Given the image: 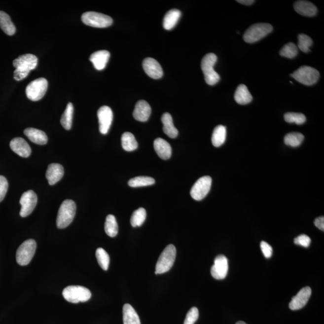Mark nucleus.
I'll list each match as a JSON object with an SVG mask.
<instances>
[{
	"label": "nucleus",
	"instance_id": "nucleus-1",
	"mask_svg": "<svg viewBox=\"0 0 324 324\" xmlns=\"http://www.w3.org/2000/svg\"><path fill=\"white\" fill-rule=\"evenodd\" d=\"M37 58L35 55H20L13 62V65L16 68L13 73L14 79L19 81L26 78L30 72L37 67Z\"/></svg>",
	"mask_w": 324,
	"mask_h": 324
},
{
	"label": "nucleus",
	"instance_id": "nucleus-2",
	"mask_svg": "<svg viewBox=\"0 0 324 324\" xmlns=\"http://www.w3.org/2000/svg\"><path fill=\"white\" fill-rule=\"evenodd\" d=\"M76 204L71 199H66L61 205L57 217L58 228L64 229L70 225L75 216Z\"/></svg>",
	"mask_w": 324,
	"mask_h": 324
},
{
	"label": "nucleus",
	"instance_id": "nucleus-3",
	"mask_svg": "<svg viewBox=\"0 0 324 324\" xmlns=\"http://www.w3.org/2000/svg\"><path fill=\"white\" fill-rule=\"evenodd\" d=\"M217 57L215 54H208L201 61V69L203 72L205 81L207 84L214 85L220 81V76L214 70Z\"/></svg>",
	"mask_w": 324,
	"mask_h": 324
},
{
	"label": "nucleus",
	"instance_id": "nucleus-4",
	"mask_svg": "<svg viewBox=\"0 0 324 324\" xmlns=\"http://www.w3.org/2000/svg\"><path fill=\"white\" fill-rule=\"evenodd\" d=\"M176 248L173 245L165 248L159 257L156 265L155 273L163 274L171 270L176 258Z\"/></svg>",
	"mask_w": 324,
	"mask_h": 324
},
{
	"label": "nucleus",
	"instance_id": "nucleus-5",
	"mask_svg": "<svg viewBox=\"0 0 324 324\" xmlns=\"http://www.w3.org/2000/svg\"><path fill=\"white\" fill-rule=\"evenodd\" d=\"M273 30L272 26L267 23L252 25L244 34L243 39L249 43L256 42L270 34Z\"/></svg>",
	"mask_w": 324,
	"mask_h": 324
},
{
	"label": "nucleus",
	"instance_id": "nucleus-6",
	"mask_svg": "<svg viewBox=\"0 0 324 324\" xmlns=\"http://www.w3.org/2000/svg\"><path fill=\"white\" fill-rule=\"evenodd\" d=\"M63 297L72 303H78L79 302H86L91 297L90 290L87 288L81 286H69L64 289Z\"/></svg>",
	"mask_w": 324,
	"mask_h": 324
},
{
	"label": "nucleus",
	"instance_id": "nucleus-7",
	"mask_svg": "<svg viewBox=\"0 0 324 324\" xmlns=\"http://www.w3.org/2000/svg\"><path fill=\"white\" fill-rule=\"evenodd\" d=\"M296 81L305 85H312L317 83L320 78V73L317 69L303 66L290 74Z\"/></svg>",
	"mask_w": 324,
	"mask_h": 324
},
{
	"label": "nucleus",
	"instance_id": "nucleus-8",
	"mask_svg": "<svg viewBox=\"0 0 324 324\" xmlns=\"http://www.w3.org/2000/svg\"><path fill=\"white\" fill-rule=\"evenodd\" d=\"M37 245L35 240L30 239L24 242L16 252V258L19 265H27L31 262L34 256Z\"/></svg>",
	"mask_w": 324,
	"mask_h": 324
},
{
	"label": "nucleus",
	"instance_id": "nucleus-9",
	"mask_svg": "<svg viewBox=\"0 0 324 324\" xmlns=\"http://www.w3.org/2000/svg\"><path fill=\"white\" fill-rule=\"evenodd\" d=\"M83 23L96 28H106L111 26L113 20L110 16L96 12H87L82 14Z\"/></svg>",
	"mask_w": 324,
	"mask_h": 324
},
{
	"label": "nucleus",
	"instance_id": "nucleus-10",
	"mask_svg": "<svg viewBox=\"0 0 324 324\" xmlns=\"http://www.w3.org/2000/svg\"><path fill=\"white\" fill-rule=\"evenodd\" d=\"M48 82L45 78L41 77L30 82L26 87V95L32 101H38L45 95Z\"/></svg>",
	"mask_w": 324,
	"mask_h": 324
},
{
	"label": "nucleus",
	"instance_id": "nucleus-11",
	"mask_svg": "<svg viewBox=\"0 0 324 324\" xmlns=\"http://www.w3.org/2000/svg\"><path fill=\"white\" fill-rule=\"evenodd\" d=\"M212 179L204 176L196 181L190 190V195L196 201H201L207 195L211 189Z\"/></svg>",
	"mask_w": 324,
	"mask_h": 324
},
{
	"label": "nucleus",
	"instance_id": "nucleus-12",
	"mask_svg": "<svg viewBox=\"0 0 324 324\" xmlns=\"http://www.w3.org/2000/svg\"><path fill=\"white\" fill-rule=\"evenodd\" d=\"M37 203V196L33 190H29L22 195L20 199V216L26 217L35 210Z\"/></svg>",
	"mask_w": 324,
	"mask_h": 324
},
{
	"label": "nucleus",
	"instance_id": "nucleus-13",
	"mask_svg": "<svg viewBox=\"0 0 324 324\" xmlns=\"http://www.w3.org/2000/svg\"><path fill=\"white\" fill-rule=\"evenodd\" d=\"M99 123V131L102 134L106 135L111 126L113 120V112L110 108L107 106L102 107L98 111Z\"/></svg>",
	"mask_w": 324,
	"mask_h": 324
},
{
	"label": "nucleus",
	"instance_id": "nucleus-14",
	"mask_svg": "<svg viewBox=\"0 0 324 324\" xmlns=\"http://www.w3.org/2000/svg\"><path fill=\"white\" fill-rule=\"evenodd\" d=\"M228 261L225 256L220 254L216 257L214 265L211 268L213 278L217 280L225 279L228 272Z\"/></svg>",
	"mask_w": 324,
	"mask_h": 324
},
{
	"label": "nucleus",
	"instance_id": "nucleus-15",
	"mask_svg": "<svg viewBox=\"0 0 324 324\" xmlns=\"http://www.w3.org/2000/svg\"><path fill=\"white\" fill-rule=\"evenodd\" d=\"M312 294L311 288L309 287L301 289L297 294L292 298L289 303V308L292 311H297L303 308L306 305Z\"/></svg>",
	"mask_w": 324,
	"mask_h": 324
},
{
	"label": "nucleus",
	"instance_id": "nucleus-16",
	"mask_svg": "<svg viewBox=\"0 0 324 324\" xmlns=\"http://www.w3.org/2000/svg\"><path fill=\"white\" fill-rule=\"evenodd\" d=\"M144 71L151 78L157 79L163 76V70L159 62L152 58H146L143 63Z\"/></svg>",
	"mask_w": 324,
	"mask_h": 324
},
{
	"label": "nucleus",
	"instance_id": "nucleus-17",
	"mask_svg": "<svg viewBox=\"0 0 324 324\" xmlns=\"http://www.w3.org/2000/svg\"><path fill=\"white\" fill-rule=\"evenodd\" d=\"M10 148L22 157H29L32 153V149L26 141L22 138H14L10 143Z\"/></svg>",
	"mask_w": 324,
	"mask_h": 324
},
{
	"label": "nucleus",
	"instance_id": "nucleus-18",
	"mask_svg": "<svg viewBox=\"0 0 324 324\" xmlns=\"http://www.w3.org/2000/svg\"><path fill=\"white\" fill-rule=\"evenodd\" d=\"M151 113V108L145 101H138L135 105L133 116L135 120L141 122H145L148 120Z\"/></svg>",
	"mask_w": 324,
	"mask_h": 324
},
{
	"label": "nucleus",
	"instance_id": "nucleus-19",
	"mask_svg": "<svg viewBox=\"0 0 324 324\" xmlns=\"http://www.w3.org/2000/svg\"><path fill=\"white\" fill-rule=\"evenodd\" d=\"M65 171L62 165L52 163L47 169L46 177L50 185H54L63 178Z\"/></svg>",
	"mask_w": 324,
	"mask_h": 324
},
{
	"label": "nucleus",
	"instance_id": "nucleus-20",
	"mask_svg": "<svg viewBox=\"0 0 324 324\" xmlns=\"http://www.w3.org/2000/svg\"><path fill=\"white\" fill-rule=\"evenodd\" d=\"M110 53L106 50L96 51L91 55L90 61L93 64L97 70L102 71L105 68L109 61Z\"/></svg>",
	"mask_w": 324,
	"mask_h": 324
},
{
	"label": "nucleus",
	"instance_id": "nucleus-21",
	"mask_svg": "<svg viewBox=\"0 0 324 324\" xmlns=\"http://www.w3.org/2000/svg\"><path fill=\"white\" fill-rule=\"evenodd\" d=\"M294 9L301 15L312 17L317 15L318 9L312 2L307 1H297L293 4Z\"/></svg>",
	"mask_w": 324,
	"mask_h": 324
},
{
	"label": "nucleus",
	"instance_id": "nucleus-22",
	"mask_svg": "<svg viewBox=\"0 0 324 324\" xmlns=\"http://www.w3.org/2000/svg\"><path fill=\"white\" fill-rule=\"evenodd\" d=\"M154 148L157 154L162 159H170L172 154V148L170 144L162 138H157L154 142Z\"/></svg>",
	"mask_w": 324,
	"mask_h": 324
},
{
	"label": "nucleus",
	"instance_id": "nucleus-23",
	"mask_svg": "<svg viewBox=\"0 0 324 324\" xmlns=\"http://www.w3.org/2000/svg\"><path fill=\"white\" fill-rule=\"evenodd\" d=\"M25 135L33 143L38 145H45L48 143V137L45 132L40 130L29 127L25 130Z\"/></svg>",
	"mask_w": 324,
	"mask_h": 324
},
{
	"label": "nucleus",
	"instance_id": "nucleus-24",
	"mask_svg": "<svg viewBox=\"0 0 324 324\" xmlns=\"http://www.w3.org/2000/svg\"><path fill=\"white\" fill-rule=\"evenodd\" d=\"M161 120L163 124V131L171 138H176L179 134L178 130L174 126L173 117L170 113L165 112L162 116Z\"/></svg>",
	"mask_w": 324,
	"mask_h": 324
},
{
	"label": "nucleus",
	"instance_id": "nucleus-25",
	"mask_svg": "<svg viewBox=\"0 0 324 324\" xmlns=\"http://www.w3.org/2000/svg\"><path fill=\"white\" fill-rule=\"evenodd\" d=\"M234 99L237 104L246 105L251 103L253 98L248 87L245 85L240 84L235 91Z\"/></svg>",
	"mask_w": 324,
	"mask_h": 324
},
{
	"label": "nucleus",
	"instance_id": "nucleus-26",
	"mask_svg": "<svg viewBox=\"0 0 324 324\" xmlns=\"http://www.w3.org/2000/svg\"><path fill=\"white\" fill-rule=\"evenodd\" d=\"M123 314L124 324H141L139 316L131 304H124Z\"/></svg>",
	"mask_w": 324,
	"mask_h": 324
},
{
	"label": "nucleus",
	"instance_id": "nucleus-27",
	"mask_svg": "<svg viewBox=\"0 0 324 324\" xmlns=\"http://www.w3.org/2000/svg\"><path fill=\"white\" fill-rule=\"evenodd\" d=\"M181 12L178 9H172L166 13L163 19V26L165 30L173 29L179 20L181 16Z\"/></svg>",
	"mask_w": 324,
	"mask_h": 324
},
{
	"label": "nucleus",
	"instance_id": "nucleus-28",
	"mask_svg": "<svg viewBox=\"0 0 324 324\" xmlns=\"http://www.w3.org/2000/svg\"><path fill=\"white\" fill-rule=\"evenodd\" d=\"M0 28L5 34L9 36H12L16 32L15 25L11 20L9 15L2 11H0Z\"/></svg>",
	"mask_w": 324,
	"mask_h": 324
},
{
	"label": "nucleus",
	"instance_id": "nucleus-29",
	"mask_svg": "<svg viewBox=\"0 0 324 324\" xmlns=\"http://www.w3.org/2000/svg\"><path fill=\"white\" fill-rule=\"evenodd\" d=\"M226 129L225 126L219 125L216 126L213 131L212 141L213 145L216 147L222 145L226 140Z\"/></svg>",
	"mask_w": 324,
	"mask_h": 324
},
{
	"label": "nucleus",
	"instance_id": "nucleus-30",
	"mask_svg": "<svg viewBox=\"0 0 324 324\" xmlns=\"http://www.w3.org/2000/svg\"><path fill=\"white\" fill-rule=\"evenodd\" d=\"M121 144L123 149L126 151H134L138 146L134 135L131 132H125L122 135Z\"/></svg>",
	"mask_w": 324,
	"mask_h": 324
},
{
	"label": "nucleus",
	"instance_id": "nucleus-31",
	"mask_svg": "<svg viewBox=\"0 0 324 324\" xmlns=\"http://www.w3.org/2000/svg\"><path fill=\"white\" fill-rule=\"evenodd\" d=\"M105 230L110 237H115L118 232V226L114 216L108 215L105 223Z\"/></svg>",
	"mask_w": 324,
	"mask_h": 324
},
{
	"label": "nucleus",
	"instance_id": "nucleus-32",
	"mask_svg": "<svg viewBox=\"0 0 324 324\" xmlns=\"http://www.w3.org/2000/svg\"><path fill=\"white\" fill-rule=\"evenodd\" d=\"M73 106L72 103H69L66 107L65 112L61 118V124L66 130H70L72 125L73 115Z\"/></svg>",
	"mask_w": 324,
	"mask_h": 324
},
{
	"label": "nucleus",
	"instance_id": "nucleus-33",
	"mask_svg": "<svg viewBox=\"0 0 324 324\" xmlns=\"http://www.w3.org/2000/svg\"><path fill=\"white\" fill-rule=\"evenodd\" d=\"M304 138V135L300 133L292 132L285 136L284 142L287 145L292 146V147H297L303 143Z\"/></svg>",
	"mask_w": 324,
	"mask_h": 324
},
{
	"label": "nucleus",
	"instance_id": "nucleus-34",
	"mask_svg": "<svg viewBox=\"0 0 324 324\" xmlns=\"http://www.w3.org/2000/svg\"><path fill=\"white\" fill-rule=\"evenodd\" d=\"M155 183V180L149 177H137L131 179L128 182L130 187H140L148 186V185H153Z\"/></svg>",
	"mask_w": 324,
	"mask_h": 324
},
{
	"label": "nucleus",
	"instance_id": "nucleus-35",
	"mask_svg": "<svg viewBox=\"0 0 324 324\" xmlns=\"http://www.w3.org/2000/svg\"><path fill=\"white\" fill-rule=\"evenodd\" d=\"M146 217L145 210L143 208H140L133 213L131 223L133 227L141 226L145 221Z\"/></svg>",
	"mask_w": 324,
	"mask_h": 324
},
{
	"label": "nucleus",
	"instance_id": "nucleus-36",
	"mask_svg": "<svg viewBox=\"0 0 324 324\" xmlns=\"http://www.w3.org/2000/svg\"><path fill=\"white\" fill-rule=\"evenodd\" d=\"M97 260L101 267L105 271L109 268L110 258L109 254L102 248H98L96 252Z\"/></svg>",
	"mask_w": 324,
	"mask_h": 324
},
{
	"label": "nucleus",
	"instance_id": "nucleus-37",
	"mask_svg": "<svg viewBox=\"0 0 324 324\" xmlns=\"http://www.w3.org/2000/svg\"><path fill=\"white\" fill-rule=\"evenodd\" d=\"M298 54L297 46L293 43H288L280 51V55L288 59H293Z\"/></svg>",
	"mask_w": 324,
	"mask_h": 324
},
{
	"label": "nucleus",
	"instance_id": "nucleus-38",
	"mask_svg": "<svg viewBox=\"0 0 324 324\" xmlns=\"http://www.w3.org/2000/svg\"><path fill=\"white\" fill-rule=\"evenodd\" d=\"M285 120L289 123L300 124L305 123L306 118L305 115L301 113L288 112L284 115Z\"/></svg>",
	"mask_w": 324,
	"mask_h": 324
},
{
	"label": "nucleus",
	"instance_id": "nucleus-39",
	"mask_svg": "<svg viewBox=\"0 0 324 324\" xmlns=\"http://www.w3.org/2000/svg\"><path fill=\"white\" fill-rule=\"evenodd\" d=\"M298 47L301 51L307 53V52L311 51L310 48H311L312 45L313 40L309 36L304 34L299 35L298 36Z\"/></svg>",
	"mask_w": 324,
	"mask_h": 324
},
{
	"label": "nucleus",
	"instance_id": "nucleus-40",
	"mask_svg": "<svg viewBox=\"0 0 324 324\" xmlns=\"http://www.w3.org/2000/svg\"><path fill=\"white\" fill-rule=\"evenodd\" d=\"M199 318L198 309L195 307H192L188 312L184 324H194L198 320Z\"/></svg>",
	"mask_w": 324,
	"mask_h": 324
},
{
	"label": "nucleus",
	"instance_id": "nucleus-41",
	"mask_svg": "<svg viewBox=\"0 0 324 324\" xmlns=\"http://www.w3.org/2000/svg\"><path fill=\"white\" fill-rule=\"evenodd\" d=\"M9 184L4 176H0V203L3 201L7 192Z\"/></svg>",
	"mask_w": 324,
	"mask_h": 324
},
{
	"label": "nucleus",
	"instance_id": "nucleus-42",
	"mask_svg": "<svg viewBox=\"0 0 324 324\" xmlns=\"http://www.w3.org/2000/svg\"><path fill=\"white\" fill-rule=\"evenodd\" d=\"M311 239L305 234L299 235L294 240L295 245L303 246L304 248H308L310 245H311Z\"/></svg>",
	"mask_w": 324,
	"mask_h": 324
},
{
	"label": "nucleus",
	"instance_id": "nucleus-43",
	"mask_svg": "<svg viewBox=\"0 0 324 324\" xmlns=\"http://www.w3.org/2000/svg\"><path fill=\"white\" fill-rule=\"evenodd\" d=\"M261 249L263 254L266 258H270L273 254V248L265 242H262L261 243Z\"/></svg>",
	"mask_w": 324,
	"mask_h": 324
},
{
	"label": "nucleus",
	"instance_id": "nucleus-44",
	"mask_svg": "<svg viewBox=\"0 0 324 324\" xmlns=\"http://www.w3.org/2000/svg\"><path fill=\"white\" fill-rule=\"evenodd\" d=\"M314 223L318 229H320L321 231H324V217L323 216L316 218Z\"/></svg>",
	"mask_w": 324,
	"mask_h": 324
},
{
	"label": "nucleus",
	"instance_id": "nucleus-45",
	"mask_svg": "<svg viewBox=\"0 0 324 324\" xmlns=\"http://www.w3.org/2000/svg\"><path fill=\"white\" fill-rule=\"evenodd\" d=\"M237 1L240 4L246 5H252L254 2L253 0H238Z\"/></svg>",
	"mask_w": 324,
	"mask_h": 324
},
{
	"label": "nucleus",
	"instance_id": "nucleus-46",
	"mask_svg": "<svg viewBox=\"0 0 324 324\" xmlns=\"http://www.w3.org/2000/svg\"><path fill=\"white\" fill-rule=\"evenodd\" d=\"M236 324H247L245 323V322H243V321H239V322H237Z\"/></svg>",
	"mask_w": 324,
	"mask_h": 324
}]
</instances>
